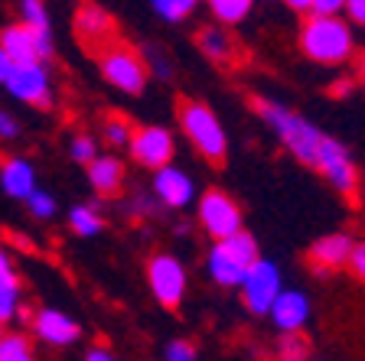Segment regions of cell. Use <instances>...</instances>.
Wrapping results in <instances>:
<instances>
[{"label": "cell", "instance_id": "1", "mask_svg": "<svg viewBox=\"0 0 365 361\" xmlns=\"http://www.w3.org/2000/svg\"><path fill=\"white\" fill-rule=\"evenodd\" d=\"M300 49L319 66H339L352 56V30L336 14H310L300 30Z\"/></svg>", "mask_w": 365, "mask_h": 361}, {"label": "cell", "instance_id": "2", "mask_svg": "<svg viewBox=\"0 0 365 361\" xmlns=\"http://www.w3.org/2000/svg\"><path fill=\"white\" fill-rule=\"evenodd\" d=\"M255 108H258V114L274 127V134L281 137L284 147H287V150L294 153L300 163L313 166V159H317V147H319V137H323V134L313 127L310 120H304L300 114L287 111L284 105H274V101H264V98H255Z\"/></svg>", "mask_w": 365, "mask_h": 361}, {"label": "cell", "instance_id": "3", "mask_svg": "<svg viewBox=\"0 0 365 361\" xmlns=\"http://www.w3.org/2000/svg\"><path fill=\"white\" fill-rule=\"evenodd\" d=\"M258 241L248 231H232L228 238H219L212 251H209V273L219 286H238L251 263L258 261Z\"/></svg>", "mask_w": 365, "mask_h": 361}, {"label": "cell", "instance_id": "4", "mask_svg": "<svg viewBox=\"0 0 365 361\" xmlns=\"http://www.w3.org/2000/svg\"><path fill=\"white\" fill-rule=\"evenodd\" d=\"M180 127L209 163H215V166L225 163V153H228L225 127H222L219 117H215L205 105H199V101H182L180 105Z\"/></svg>", "mask_w": 365, "mask_h": 361}, {"label": "cell", "instance_id": "5", "mask_svg": "<svg viewBox=\"0 0 365 361\" xmlns=\"http://www.w3.org/2000/svg\"><path fill=\"white\" fill-rule=\"evenodd\" d=\"M101 75L114 85V88L128 91V95H140L147 85V68L144 59L124 46H108L101 49Z\"/></svg>", "mask_w": 365, "mask_h": 361}, {"label": "cell", "instance_id": "6", "mask_svg": "<svg viewBox=\"0 0 365 361\" xmlns=\"http://www.w3.org/2000/svg\"><path fill=\"white\" fill-rule=\"evenodd\" d=\"M238 286H242L245 306H248L255 316H264L267 309H271L274 296H277V290H281V271H277L271 261H261L258 257V261L245 271Z\"/></svg>", "mask_w": 365, "mask_h": 361}, {"label": "cell", "instance_id": "7", "mask_svg": "<svg viewBox=\"0 0 365 361\" xmlns=\"http://www.w3.org/2000/svg\"><path fill=\"white\" fill-rule=\"evenodd\" d=\"M313 169H319V173L327 176L329 182H333L339 192H346V196H352L356 192V166H352L349 153H346V147L342 143H336L333 137H319V147H317V159H313Z\"/></svg>", "mask_w": 365, "mask_h": 361}, {"label": "cell", "instance_id": "8", "mask_svg": "<svg viewBox=\"0 0 365 361\" xmlns=\"http://www.w3.org/2000/svg\"><path fill=\"white\" fill-rule=\"evenodd\" d=\"M147 277H150V290L160 300V306L176 309L186 293V271L180 267V261L170 254H153L147 263Z\"/></svg>", "mask_w": 365, "mask_h": 361}, {"label": "cell", "instance_id": "9", "mask_svg": "<svg viewBox=\"0 0 365 361\" xmlns=\"http://www.w3.org/2000/svg\"><path fill=\"white\" fill-rule=\"evenodd\" d=\"M7 91L16 101H26V105L36 108H49V72H46L43 62H20V66L10 68L7 75Z\"/></svg>", "mask_w": 365, "mask_h": 361}, {"label": "cell", "instance_id": "10", "mask_svg": "<svg viewBox=\"0 0 365 361\" xmlns=\"http://www.w3.org/2000/svg\"><path fill=\"white\" fill-rule=\"evenodd\" d=\"M199 221L215 241L228 238L232 231L242 228V209L235 205V199H228L222 189H209L199 202Z\"/></svg>", "mask_w": 365, "mask_h": 361}, {"label": "cell", "instance_id": "11", "mask_svg": "<svg viewBox=\"0 0 365 361\" xmlns=\"http://www.w3.org/2000/svg\"><path fill=\"white\" fill-rule=\"evenodd\" d=\"M128 147H130V157H134L140 166H147V169L167 166L176 153L173 137H170L167 127H137V130H130Z\"/></svg>", "mask_w": 365, "mask_h": 361}, {"label": "cell", "instance_id": "12", "mask_svg": "<svg viewBox=\"0 0 365 361\" xmlns=\"http://www.w3.org/2000/svg\"><path fill=\"white\" fill-rule=\"evenodd\" d=\"M76 36L82 39V43H88L91 49H101L114 39V20L111 14H105L101 7H95V4H85L82 10L76 14Z\"/></svg>", "mask_w": 365, "mask_h": 361}, {"label": "cell", "instance_id": "13", "mask_svg": "<svg viewBox=\"0 0 365 361\" xmlns=\"http://www.w3.org/2000/svg\"><path fill=\"white\" fill-rule=\"evenodd\" d=\"M267 316L274 319V325L281 332H290V329H300L310 316V303L300 290H277L274 296L271 309H267Z\"/></svg>", "mask_w": 365, "mask_h": 361}, {"label": "cell", "instance_id": "14", "mask_svg": "<svg viewBox=\"0 0 365 361\" xmlns=\"http://www.w3.org/2000/svg\"><path fill=\"white\" fill-rule=\"evenodd\" d=\"M153 192H157L160 202H167L170 209H182V205L192 202V179L176 166H160L157 176H153Z\"/></svg>", "mask_w": 365, "mask_h": 361}, {"label": "cell", "instance_id": "15", "mask_svg": "<svg viewBox=\"0 0 365 361\" xmlns=\"http://www.w3.org/2000/svg\"><path fill=\"white\" fill-rule=\"evenodd\" d=\"M36 335L46 342V345H56V348H62V345H72V342L78 339V323L76 319H68L66 313H56V309H43L36 316Z\"/></svg>", "mask_w": 365, "mask_h": 361}, {"label": "cell", "instance_id": "16", "mask_svg": "<svg viewBox=\"0 0 365 361\" xmlns=\"http://www.w3.org/2000/svg\"><path fill=\"white\" fill-rule=\"evenodd\" d=\"M0 186H4L7 196L26 199L33 189H36V173H33V166L26 163V159L10 157V159H4V166H0Z\"/></svg>", "mask_w": 365, "mask_h": 361}, {"label": "cell", "instance_id": "17", "mask_svg": "<svg viewBox=\"0 0 365 361\" xmlns=\"http://www.w3.org/2000/svg\"><path fill=\"white\" fill-rule=\"evenodd\" d=\"M88 182L101 196H114L124 182V163L118 157H95L88 159Z\"/></svg>", "mask_w": 365, "mask_h": 361}, {"label": "cell", "instance_id": "18", "mask_svg": "<svg viewBox=\"0 0 365 361\" xmlns=\"http://www.w3.org/2000/svg\"><path fill=\"white\" fill-rule=\"evenodd\" d=\"M349 251H352L349 234H327V238L317 241L310 248V261L317 263L319 271H333V267H342L349 261Z\"/></svg>", "mask_w": 365, "mask_h": 361}, {"label": "cell", "instance_id": "19", "mask_svg": "<svg viewBox=\"0 0 365 361\" xmlns=\"http://www.w3.org/2000/svg\"><path fill=\"white\" fill-rule=\"evenodd\" d=\"M0 49L10 56V62L14 66H20V62H36V43H33V30L26 26V23H16V26H7V30L0 33ZM43 62V59H39Z\"/></svg>", "mask_w": 365, "mask_h": 361}, {"label": "cell", "instance_id": "20", "mask_svg": "<svg viewBox=\"0 0 365 361\" xmlns=\"http://www.w3.org/2000/svg\"><path fill=\"white\" fill-rule=\"evenodd\" d=\"M199 49L212 62H222V66L235 59V43H232V36H228L225 30H219V26H209V30L199 33Z\"/></svg>", "mask_w": 365, "mask_h": 361}, {"label": "cell", "instance_id": "21", "mask_svg": "<svg viewBox=\"0 0 365 361\" xmlns=\"http://www.w3.org/2000/svg\"><path fill=\"white\" fill-rule=\"evenodd\" d=\"M33 345L23 332H7L0 335V361H30Z\"/></svg>", "mask_w": 365, "mask_h": 361}, {"label": "cell", "instance_id": "22", "mask_svg": "<svg viewBox=\"0 0 365 361\" xmlns=\"http://www.w3.org/2000/svg\"><path fill=\"white\" fill-rule=\"evenodd\" d=\"M68 225H72V231L76 234L91 238V234H98L101 228H105V221H101V215L95 209H88V205H76L72 215H68Z\"/></svg>", "mask_w": 365, "mask_h": 361}, {"label": "cell", "instance_id": "23", "mask_svg": "<svg viewBox=\"0 0 365 361\" xmlns=\"http://www.w3.org/2000/svg\"><path fill=\"white\" fill-rule=\"evenodd\" d=\"M212 14L219 23H242L248 16V10L255 7V0H209Z\"/></svg>", "mask_w": 365, "mask_h": 361}, {"label": "cell", "instance_id": "24", "mask_svg": "<svg viewBox=\"0 0 365 361\" xmlns=\"http://www.w3.org/2000/svg\"><path fill=\"white\" fill-rule=\"evenodd\" d=\"M20 306V283L14 280H0V323H10Z\"/></svg>", "mask_w": 365, "mask_h": 361}, {"label": "cell", "instance_id": "25", "mask_svg": "<svg viewBox=\"0 0 365 361\" xmlns=\"http://www.w3.org/2000/svg\"><path fill=\"white\" fill-rule=\"evenodd\" d=\"M281 358H290V361H300V358H307L310 355V342L300 335V329H290V332H284L281 335Z\"/></svg>", "mask_w": 365, "mask_h": 361}, {"label": "cell", "instance_id": "26", "mask_svg": "<svg viewBox=\"0 0 365 361\" xmlns=\"http://www.w3.org/2000/svg\"><path fill=\"white\" fill-rule=\"evenodd\" d=\"M153 10H157V16H163V20L176 23V20H186V16L192 14V7H196V0H150Z\"/></svg>", "mask_w": 365, "mask_h": 361}, {"label": "cell", "instance_id": "27", "mask_svg": "<svg viewBox=\"0 0 365 361\" xmlns=\"http://www.w3.org/2000/svg\"><path fill=\"white\" fill-rule=\"evenodd\" d=\"M20 14L30 30H49V14L43 0H20Z\"/></svg>", "mask_w": 365, "mask_h": 361}, {"label": "cell", "instance_id": "28", "mask_svg": "<svg viewBox=\"0 0 365 361\" xmlns=\"http://www.w3.org/2000/svg\"><path fill=\"white\" fill-rule=\"evenodd\" d=\"M23 202L30 205V215H36V219H49V215H56V199L49 196V192H43V189H33Z\"/></svg>", "mask_w": 365, "mask_h": 361}, {"label": "cell", "instance_id": "29", "mask_svg": "<svg viewBox=\"0 0 365 361\" xmlns=\"http://www.w3.org/2000/svg\"><path fill=\"white\" fill-rule=\"evenodd\" d=\"M130 120L128 117H108L105 120V134H108V140L114 143V147H121V143H128L130 140Z\"/></svg>", "mask_w": 365, "mask_h": 361}, {"label": "cell", "instance_id": "30", "mask_svg": "<svg viewBox=\"0 0 365 361\" xmlns=\"http://www.w3.org/2000/svg\"><path fill=\"white\" fill-rule=\"evenodd\" d=\"M98 157V143H95V137L88 134H78L76 140H72V159L76 163H88V159Z\"/></svg>", "mask_w": 365, "mask_h": 361}, {"label": "cell", "instance_id": "31", "mask_svg": "<svg viewBox=\"0 0 365 361\" xmlns=\"http://www.w3.org/2000/svg\"><path fill=\"white\" fill-rule=\"evenodd\" d=\"M346 263H349V271L365 283V241H362V244H352L349 261H346Z\"/></svg>", "mask_w": 365, "mask_h": 361}, {"label": "cell", "instance_id": "32", "mask_svg": "<svg viewBox=\"0 0 365 361\" xmlns=\"http://www.w3.org/2000/svg\"><path fill=\"white\" fill-rule=\"evenodd\" d=\"M167 358L170 361H192L196 358V348L190 342H170L167 345Z\"/></svg>", "mask_w": 365, "mask_h": 361}, {"label": "cell", "instance_id": "33", "mask_svg": "<svg viewBox=\"0 0 365 361\" xmlns=\"http://www.w3.org/2000/svg\"><path fill=\"white\" fill-rule=\"evenodd\" d=\"M346 0H310V14H339Z\"/></svg>", "mask_w": 365, "mask_h": 361}, {"label": "cell", "instance_id": "34", "mask_svg": "<svg viewBox=\"0 0 365 361\" xmlns=\"http://www.w3.org/2000/svg\"><path fill=\"white\" fill-rule=\"evenodd\" d=\"M16 134H20V124H16L7 111H0V137H4V140H14Z\"/></svg>", "mask_w": 365, "mask_h": 361}, {"label": "cell", "instance_id": "35", "mask_svg": "<svg viewBox=\"0 0 365 361\" xmlns=\"http://www.w3.org/2000/svg\"><path fill=\"white\" fill-rule=\"evenodd\" d=\"M346 14H349L352 23H359V26H365V0H346Z\"/></svg>", "mask_w": 365, "mask_h": 361}, {"label": "cell", "instance_id": "36", "mask_svg": "<svg viewBox=\"0 0 365 361\" xmlns=\"http://www.w3.org/2000/svg\"><path fill=\"white\" fill-rule=\"evenodd\" d=\"M16 273H14V263H10V257H7V251L0 248V280H14Z\"/></svg>", "mask_w": 365, "mask_h": 361}, {"label": "cell", "instance_id": "37", "mask_svg": "<svg viewBox=\"0 0 365 361\" xmlns=\"http://www.w3.org/2000/svg\"><path fill=\"white\" fill-rule=\"evenodd\" d=\"M147 53H150L153 56V68H157V72H163V75H170V62H167V56H163V53H157V49H147Z\"/></svg>", "mask_w": 365, "mask_h": 361}, {"label": "cell", "instance_id": "38", "mask_svg": "<svg viewBox=\"0 0 365 361\" xmlns=\"http://www.w3.org/2000/svg\"><path fill=\"white\" fill-rule=\"evenodd\" d=\"M10 68H14V62H10V56L0 49V85L7 82V75H10Z\"/></svg>", "mask_w": 365, "mask_h": 361}, {"label": "cell", "instance_id": "39", "mask_svg": "<svg viewBox=\"0 0 365 361\" xmlns=\"http://www.w3.org/2000/svg\"><path fill=\"white\" fill-rule=\"evenodd\" d=\"M85 358H88V361H111V352H105V348H91Z\"/></svg>", "mask_w": 365, "mask_h": 361}, {"label": "cell", "instance_id": "40", "mask_svg": "<svg viewBox=\"0 0 365 361\" xmlns=\"http://www.w3.org/2000/svg\"><path fill=\"white\" fill-rule=\"evenodd\" d=\"M290 10H300V14H310V0H284Z\"/></svg>", "mask_w": 365, "mask_h": 361}, {"label": "cell", "instance_id": "41", "mask_svg": "<svg viewBox=\"0 0 365 361\" xmlns=\"http://www.w3.org/2000/svg\"><path fill=\"white\" fill-rule=\"evenodd\" d=\"M346 91H349V82H346V78H342V82H336L333 95H346Z\"/></svg>", "mask_w": 365, "mask_h": 361}, {"label": "cell", "instance_id": "42", "mask_svg": "<svg viewBox=\"0 0 365 361\" xmlns=\"http://www.w3.org/2000/svg\"><path fill=\"white\" fill-rule=\"evenodd\" d=\"M356 68H359V78H365V53L356 59Z\"/></svg>", "mask_w": 365, "mask_h": 361}, {"label": "cell", "instance_id": "43", "mask_svg": "<svg viewBox=\"0 0 365 361\" xmlns=\"http://www.w3.org/2000/svg\"><path fill=\"white\" fill-rule=\"evenodd\" d=\"M0 335H4V323H0Z\"/></svg>", "mask_w": 365, "mask_h": 361}]
</instances>
